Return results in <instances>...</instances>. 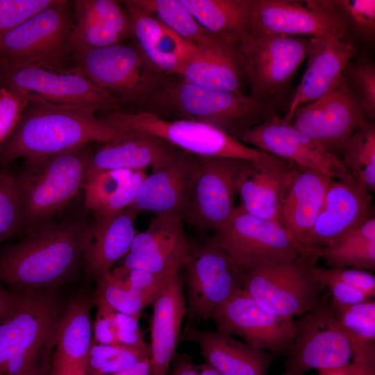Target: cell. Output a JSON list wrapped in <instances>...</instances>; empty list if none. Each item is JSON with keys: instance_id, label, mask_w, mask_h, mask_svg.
Segmentation results:
<instances>
[{"instance_id": "cell-1", "label": "cell", "mask_w": 375, "mask_h": 375, "mask_svg": "<svg viewBox=\"0 0 375 375\" xmlns=\"http://www.w3.org/2000/svg\"><path fill=\"white\" fill-rule=\"evenodd\" d=\"M87 225L81 220H47L23 239L0 249V282L15 292L56 289L81 260Z\"/></svg>"}, {"instance_id": "cell-2", "label": "cell", "mask_w": 375, "mask_h": 375, "mask_svg": "<svg viewBox=\"0 0 375 375\" xmlns=\"http://www.w3.org/2000/svg\"><path fill=\"white\" fill-rule=\"evenodd\" d=\"M94 110L28 101L11 135L0 144V167L19 158L54 155L92 142L106 143L121 131Z\"/></svg>"}, {"instance_id": "cell-3", "label": "cell", "mask_w": 375, "mask_h": 375, "mask_svg": "<svg viewBox=\"0 0 375 375\" xmlns=\"http://www.w3.org/2000/svg\"><path fill=\"white\" fill-rule=\"evenodd\" d=\"M20 293L0 319V375H53L62 300L56 289Z\"/></svg>"}, {"instance_id": "cell-4", "label": "cell", "mask_w": 375, "mask_h": 375, "mask_svg": "<svg viewBox=\"0 0 375 375\" xmlns=\"http://www.w3.org/2000/svg\"><path fill=\"white\" fill-rule=\"evenodd\" d=\"M142 111L210 124L233 138L275 115L269 103L250 94L205 88L176 75L169 76Z\"/></svg>"}, {"instance_id": "cell-5", "label": "cell", "mask_w": 375, "mask_h": 375, "mask_svg": "<svg viewBox=\"0 0 375 375\" xmlns=\"http://www.w3.org/2000/svg\"><path fill=\"white\" fill-rule=\"evenodd\" d=\"M88 144L54 155L25 158L15 174L24 234L52 217L83 188L89 158Z\"/></svg>"}, {"instance_id": "cell-6", "label": "cell", "mask_w": 375, "mask_h": 375, "mask_svg": "<svg viewBox=\"0 0 375 375\" xmlns=\"http://www.w3.org/2000/svg\"><path fill=\"white\" fill-rule=\"evenodd\" d=\"M73 1L49 6L0 35V60L66 72L74 69Z\"/></svg>"}, {"instance_id": "cell-7", "label": "cell", "mask_w": 375, "mask_h": 375, "mask_svg": "<svg viewBox=\"0 0 375 375\" xmlns=\"http://www.w3.org/2000/svg\"><path fill=\"white\" fill-rule=\"evenodd\" d=\"M133 42L76 54L74 68L117 98L124 106L144 109L169 75L158 70Z\"/></svg>"}, {"instance_id": "cell-8", "label": "cell", "mask_w": 375, "mask_h": 375, "mask_svg": "<svg viewBox=\"0 0 375 375\" xmlns=\"http://www.w3.org/2000/svg\"><path fill=\"white\" fill-rule=\"evenodd\" d=\"M100 116L124 132L155 136L178 149L197 156L251 161L269 154L249 147L222 130L206 123L185 119H165L152 113L139 110L107 112Z\"/></svg>"}, {"instance_id": "cell-9", "label": "cell", "mask_w": 375, "mask_h": 375, "mask_svg": "<svg viewBox=\"0 0 375 375\" xmlns=\"http://www.w3.org/2000/svg\"><path fill=\"white\" fill-rule=\"evenodd\" d=\"M0 85L28 101L69 105L103 112L120 111L121 101L74 68L60 72L0 60Z\"/></svg>"}, {"instance_id": "cell-10", "label": "cell", "mask_w": 375, "mask_h": 375, "mask_svg": "<svg viewBox=\"0 0 375 375\" xmlns=\"http://www.w3.org/2000/svg\"><path fill=\"white\" fill-rule=\"evenodd\" d=\"M315 257L292 258L245 273L243 290L261 306L283 318L301 317L324 301V288L309 274Z\"/></svg>"}, {"instance_id": "cell-11", "label": "cell", "mask_w": 375, "mask_h": 375, "mask_svg": "<svg viewBox=\"0 0 375 375\" xmlns=\"http://www.w3.org/2000/svg\"><path fill=\"white\" fill-rule=\"evenodd\" d=\"M245 273L253 268L308 255L277 221L255 217L236 206L210 239Z\"/></svg>"}, {"instance_id": "cell-12", "label": "cell", "mask_w": 375, "mask_h": 375, "mask_svg": "<svg viewBox=\"0 0 375 375\" xmlns=\"http://www.w3.org/2000/svg\"><path fill=\"white\" fill-rule=\"evenodd\" d=\"M308 41L276 34L249 35L237 44L239 64L250 95L269 103L288 84L307 56Z\"/></svg>"}, {"instance_id": "cell-13", "label": "cell", "mask_w": 375, "mask_h": 375, "mask_svg": "<svg viewBox=\"0 0 375 375\" xmlns=\"http://www.w3.org/2000/svg\"><path fill=\"white\" fill-rule=\"evenodd\" d=\"M185 267L188 329L194 320L206 322L211 319L223 303L243 289L245 272L210 240L194 247L190 245Z\"/></svg>"}, {"instance_id": "cell-14", "label": "cell", "mask_w": 375, "mask_h": 375, "mask_svg": "<svg viewBox=\"0 0 375 375\" xmlns=\"http://www.w3.org/2000/svg\"><path fill=\"white\" fill-rule=\"evenodd\" d=\"M346 32L334 1L251 0L249 35L344 40Z\"/></svg>"}, {"instance_id": "cell-15", "label": "cell", "mask_w": 375, "mask_h": 375, "mask_svg": "<svg viewBox=\"0 0 375 375\" xmlns=\"http://www.w3.org/2000/svg\"><path fill=\"white\" fill-rule=\"evenodd\" d=\"M296 333L281 375H303L310 369L340 367L350 363V342L326 301L294 321Z\"/></svg>"}, {"instance_id": "cell-16", "label": "cell", "mask_w": 375, "mask_h": 375, "mask_svg": "<svg viewBox=\"0 0 375 375\" xmlns=\"http://www.w3.org/2000/svg\"><path fill=\"white\" fill-rule=\"evenodd\" d=\"M243 160L197 156V167L183 221L199 231L217 230L235 210V178Z\"/></svg>"}, {"instance_id": "cell-17", "label": "cell", "mask_w": 375, "mask_h": 375, "mask_svg": "<svg viewBox=\"0 0 375 375\" xmlns=\"http://www.w3.org/2000/svg\"><path fill=\"white\" fill-rule=\"evenodd\" d=\"M217 331L241 337L249 346L287 356L296 333L292 319L278 317L261 306L243 289L239 290L212 314Z\"/></svg>"}, {"instance_id": "cell-18", "label": "cell", "mask_w": 375, "mask_h": 375, "mask_svg": "<svg viewBox=\"0 0 375 375\" xmlns=\"http://www.w3.org/2000/svg\"><path fill=\"white\" fill-rule=\"evenodd\" d=\"M235 138L267 153L290 160L298 167L317 171L333 179L351 177L339 158L299 131L292 122L276 115L239 133Z\"/></svg>"}, {"instance_id": "cell-19", "label": "cell", "mask_w": 375, "mask_h": 375, "mask_svg": "<svg viewBox=\"0 0 375 375\" xmlns=\"http://www.w3.org/2000/svg\"><path fill=\"white\" fill-rule=\"evenodd\" d=\"M366 121L353 88L343 76L322 97L299 107L292 123L339 158L352 134Z\"/></svg>"}, {"instance_id": "cell-20", "label": "cell", "mask_w": 375, "mask_h": 375, "mask_svg": "<svg viewBox=\"0 0 375 375\" xmlns=\"http://www.w3.org/2000/svg\"><path fill=\"white\" fill-rule=\"evenodd\" d=\"M182 215L157 214L146 230L136 233L122 266L164 274L178 273L188 261L190 244Z\"/></svg>"}, {"instance_id": "cell-21", "label": "cell", "mask_w": 375, "mask_h": 375, "mask_svg": "<svg viewBox=\"0 0 375 375\" xmlns=\"http://www.w3.org/2000/svg\"><path fill=\"white\" fill-rule=\"evenodd\" d=\"M297 167L291 161L272 154L256 160H243L235 178L240 197L238 207L255 217L278 222Z\"/></svg>"}, {"instance_id": "cell-22", "label": "cell", "mask_w": 375, "mask_h": 375, "mask_svg": "<svg viewBox=\"0 0 375 375\" xmlns=\"http://www.w3.org/2000/svg\"><path fill=\"white\" fill-rule=\"evenodd\" d=\"M373 210L372 197L365 186L352 177L333 179L308 240L310 254L315 256L317 250L374 217Z\"/></svg>"}, {"instance_id": "cell-23", "label": "cell", "mask_w": 375, "mask_h": 375, "mask_svg": "<svg viewBox=\"0 0 375 375\" xmlns=\"http://www.w3.org/2000/svg\"><path fill=\"white\" fill-rule=\"evenodd\" d=\"M355 48L344 40L311 37L307 51L308 65L283 117L292 122L294 112L327 93L344 76Z\"/></svg>"}, {"instance_id": "cell-24", "label": "cell", "mask_w": 375, "mask_h": 375, "mask_svg": "<svg viewBox=\"0 0 375 375\" xmlns=\"http://www.w3.org/2000/svg\"><path fill=\"white\" fill-rule=\"evenodd\" d=\"M197 156L181 151L163 167L151 170L142 181L128 206L138 215L175 212L183 217L193 183Z\"/></svg>"}, {"instance_id": "cell-25", "label": "cell", "mask_w": 375, "mask_h": 375, "mask_svg": "<svg viewBox=\"0 0 375 375\" xmlns=\"http://www.w3.org/2000/svg\"><path fill=\"white\" fill-rule=\"evenodd\" d=\"M138 215L127 207L86 226L82 236L81 262L86 277L96 278L126 255L136 234Z\"/></svg>"}, {"instance_id": "cell-26", "label": "cell", "mask_w": 375, "mask_h": 375, "mask_svg": "<svg viewBox=\"0 0 375 375\" xmlns=\"http://www.w3.org/2000/svg\"><path fill=\"white\" fill-rule=\"evenodd\" d=\"M181 150L148 134L125 132L116 140L103 143L89 158L85 178L99 172L112 169L160 168Z\"/></svg>"}, {"instance_id": "cell-27", "label": "cell", "mask_w": 375, "mask_h": 375, "mask_svg": "<svg viewBox=\"0 0 375 375\" xmlns=\"http://www.w3.org/2000/svg\"><path fill=\"white\" fill-rule=\"evenodd\" d=\"M184 283L173 276L153 299L149 344L150 375H167L186 315Z\"/></svg>"}, {"instance_id": "cell-28", "label": "cell", "mask_w": 375, "mask_h": 375, "mask_svg": "<svg viewBox=\"0 0 375 375\" xmlns=\"http://www.w3.org/2000/svg\"><path fill=\"white\" fill-rule=\"evenodd\" d=\"M238 42L212 35L195 44L176 76L214 90L243 93L244 78L239 64Z\"/></svg>"}, {"instance_id": "cell-29", "label": "cell", "mask_w": 375, "mask_h": 375, "mask_svg": "<svg viewBox=\"0 0 375 375\" xmlns=\"http://www.w3.org/2000/svg\"><path fill=\"white\" fill-rule=\"evenodd\" d=\"M333 180L317 171L297 167L281 203L278 222L310 256L308 240Z\"/></svg>"}, {"instance_id": "cell-30", "label": "cell", "mask_w": 375, "mask_h": 375, "mask_svg": "<svg viewBox=\"0 0 375 375\" xmlns=\"http://www.w3.org/2000/svg\"><path fill=\"white\" fill-rule=\"evenodd\" d=\"M183 333L181 338L197 343L206 363L220 375H267L276 357L217 330L191 327Z\"/></svg>"}, {"instance_id": "cell-31", "label": "cell", "mask_w": 375, "mask_h": 375, "mask_svg": "<svg viewBox=\"0 0 375 375\" xmlns=\"http://www.w3.org/2000/svg\"><path fill=\"white\" fill-rule=\"evenodd\" d=\"M93 305L94 295L78 294L64 308L57 328L53 374H83L92 342L90 310Z\"/></svg>"}, {"instance_id": "cell-32", "label": "cell", "mask_w": 375, "mask_h": 375, "mask_svg": "<svg viewBox=\"0 0 375 375\" xmlns=\"http://www.w3.org/2000/svg\"><path fill=\"white\" fill-rule=\"evenodd\" d=\"M124 4L132 23L133 39L148 60L160 72L176 75L195 49L154 17L128 0Z\"/></svg>"}, {"instance_id": "cell-33", "label": "cell", "mask_w": 375, "mask_h": 375, "mask_svg": "<svg viewBox=\"0 0 375 375\" xmlns=\"http://www.w3.org/2000/svg\"><path fill=\"white\" fill-rule=\"evenodd\" d=\"M200 26L216 36L240 42L249 35L251 0H181Z\"/></svg>"}, {"instance_id": "cell-34", "label": "cell", "mask_w": 375, "mask_h": 375, "mask_svg": "<svg viewBox=\"0 0 375 375\" xmlns=\"http://www.w3.org/2000/svg\"><path fill=\"white\" fill-rule=\"evenodd\" d=\"M329 308L346 334L352 360L375 365V300L344 305L331 299Z\"/></svg>"}, {"instance_id": "cell-35", "label": "cell", "mask_w": 375, "mask_h": 375, "mask_svg": "<svg viewBox=\"0 0 375 375\" xmlns=\"http://www.w3.org/2000/svg\"><path fill=\"white\" fill-rule=\"evenodd\" d=\"M329 267L375 269V217L314 253Z\"/></svg>"}, {"instance_id": "cell-36", "label": "cell", "mask_w": 375, "mask_h": 375, "mask_svg": "<svg viewBox=\"0 0 375 375\" xmlns=\"http://www.w3.org/2000/svg\"><path fill=\"white\" fill-rule=\"evenodd\" d=\"M341 160L351 176L375 191V126L367 120L346 143Z\"/></svg>"}, {"instance_id": "cell-37", "label": "cell", "mask_w": 375, "mask_h": 375, "mask_svg": "<svg viewBox=\"0 0 375 375\" xmlns=\"http://www.w3.org/2000/svg\"><path fill=\"white\" fill-rule=\"evenodd\" d=\"M128 1L189 42L197 44L212 35L200 26L181 0Z\"/></svg>"}, {"instance_id": "cell-38", "label": "cell", "mask_w": 375, "mask_h": 375, "mask_svg": "<svg viewBox=\"0 0 375 375\" xmlns=\"http://www.w3.org/2000/svg\"><path fill=\"white\" fill-rule=\"evenodd\" d=\"M76 23H90L106 27L124 40L133 39L132 23L124 6L113 0L73 1Z\"/></svg>"}, {"instance_id": "cell-39", "label": "cell", "mask_w": 375, "mask_h": 375, "mask_svg": "<svg viewBox=\"0 0 375 375\" xmlns=\"http://www.w3.org/2000/svg\"><path fill=\"white\" fill-rule=\"evenodd\" d=\"M150 349L92 342L82 375H111L149 358Z\"/></svg>"}, {"instance_id": "cell-40", "label": "cell", "mask_w": 375, "mask_h": 375, "mask_svg": "<svg viewBox=\"0 0 375 375\" xmlns=\"http://www.w3.org/2000/svg\"><path fill=\"white\" fill-rule=\"evenodd\" d=\"M95 297L101 299L115 311L140 318L142 310L153 299L128 286L122 278L110 271L98 276Z\"/></svg>"}, {"instance_id": "cell-41", "label": "cell", "mask_w": 375, "mask_h": 375, "mask_svg": "<svg viewBox=\"0 0 375 375\" xmlns=\"http://www.w3.org/2000/svg\"><path fill=\"white\" fill-rule=\"evenodd\" d=\"M22 231V216L15 174L0 167V244Z\"/></svg>"}, {"instance_id": "cell-42", "label": "cell", "mask_w": 375, "mask_h": 375, "mask_svg": "<svg viewBox=\"0 0 375 375\" xmlns=\"http://www.w3.org/2000/svg\"><path fill=\"white\" fill-rule=\"evenodd\" d=\"M131 169L106 170L85 178V206L96 216L131 173Z\"/></svg>"}, {"instance_id": "cell-43", "label": "cell", "mask_w": 375, "mask_h": 375, "mask_svg": "<svg viewBox=\"0 0 375 375\" xmlns=\"http://www.w3.org/2000/svg\"><path fill=\"white\" fill-rule=\"evenodd\" d=\"M356 92L360 111L369 121L375 117V66L372 62L349 65L346 69Z\"/></svg>"}, {"instance_id": "cell-44", "label": "cell", "mask_w": 375, "mask_h": 375, "mask_svg": "<svg viewBox=\"0 0 375 375\" xmlns=\"http://www.w3.org/2000/svg\"><path fill=\"white\" fill-rule=\"evenodd\" d=\"M124 40L117 33L101 25L76 23L71 44L74 56L79 53L121 43Z\"/></svg>"}, {"instance_id": "cell-45", "label": "cell", "mask_w": 375, "mask_h": 375, "mask_svg": "<svg viewBox=\"0 0 375 375\" xmlns=\"http://www.w3.org/2000/svg\"><path fill=\"white\" fill-rule=\"evenodd\" d=\"M55 0H0V35L45 9Z\"/></svg>"}, {"instance_id": "cell-46", "label": "cell", "mask_w": 375, "mask_h": 375, "mask_svg": "<svg viewBox=\"0 0 375 375\" xmlns=\"http://www.w3.org/2000/svg\"><path fill=\"white\" fill-rule=\"evenodd\" d=\"M28 103L26 98L0 85V144L15 131Z\"/></svg>"}, {"instance_id": "cell-47", "label": "cell", "mask_w": 375, "mask_h": 375, "mask_svg": "<svg viewBox=\"0 0 375 375\" xmlns=\"http://www.w3.org/2000/svg\"><path fill=\"white\" fill-rule=\"evenodd\" d=\"M111 272L122 278L128 286L143 292L153 300L164 285L177 274H164L128 269L122 265L114 269Z\"/></svg>"}, {"instance_id": "cell-48", "label": "cell", "mask_w": 375, "mask_h": 375, "mask_svg": "<svg viewBox=\"0 0 375 375\" xmlns=\"http://www.w3.org/2000/svg\"><path fill=\"white\" fill-rule=\"evenodd\" d=\"M334 2L338 8L347 14L361 36L371 39L374 35V0H338Z\"/></svg>"}, {"instance_id": "cell-49", "label": "cell", "mask_w": 375, "mask_h": 375, "mask_svg": "<svg viewBox=\"0 0 375 375\" xmlns=\"http://www.w3.org/2000/svg\"><path fill=\"white\" fill-rule=\"evenodd\" d=\"M315 260L308 265L310 275L324 289L326 288L331 295V299L344 305L363 302L370 298L369 296L340 280L327 276L319 272L315 268Z\"/></svg>"}, {"instance_id": "cell-50", "label": "cell", "mask_w": 375, "mask_h": 375, "mask_svg": "<svg viewBox=\"0 0 375 375\" xmlns=\"http://www.w3.org/2000/svg\"><path fill=\"white\" fill-rule=\"evenodd\" d=\"M146 176V169L133 170L117 192L107 201L99 212L94 216L95 219L128 207L133 203Z\"/></svg>"}, {"instance_id": "cell-51", "label": "cell", "mask_w": 375, "mask_h": 375, "mask_svg": "<svg viewBox=\"0 0 375 375\" xmlns=\"http://www.w3.org/2000/svg\"><path fill=\"white\" fill-rule=\"evenodd\" d=\"M315 268L321 274L340 280L374 298L375 276L372 272L351 267L325 268L317 265Z\"/></svg>"}, {"instance_id": "cell-52", "label": "cell", "mask_w": 375, "mask_h": 375, "mask_svg": "<svg viewBox=\"0 0 375 375\" xmlns=\"http://www.w3.org/2000/svg\"><path fill=\"white\" fill-rule=\"evenodd\" d=\"M97 312L93 325L92 342L100 344H117L116 328L113 322L114 310L103 300L95 297Z\"/></svg>"}, {"instance_id": "cell-53", "label": "cell", "mask_w": 375, "mask_h": 375, "mask_svg": "<svg viewBox=\"0 0 375 375\" xmlns=\"http://www.w3.org/2000/svg\"><path fill=\"white\" fill-rule=\"evenodd\" d=\"M318 375H375V365L351 360L340 367L319 370Z\"/></svg>"}, {"instance_id": "cell-54", "label": "cell", "mask_w": 375, "mask_h": 375, "mask_svg": "<svg viewBox=\"0 0 375 375\" xmlns=\"http://www.w3.org/2000/svg\"><path fill=\"white\" fill-rule=\"evenodd\" d=\"M115 335L117 342L119 344L135 348L150 349L149 344L145 342L141 330L137 331H128L117 329Z\"/></svg>"}, {"instance_id": "cell-55", "label": "cell", "mask_w": 375, "mask_h": 375, "mask_svg": "<svg viewBox=\"0 0 375 375\" xmlns=\"http://www.w3.org/2000/svg\"><path fill=\"white\" fill-rule=\"evenodd\" d=\"M21 295L20 292H12L6 288L0 282V319L15 308Z\"/></svg>"}, {"instance_id": "cell-56", "label": "cell", "mask_w": 375, "mask_h": 375, "mask_svg": "<svg viewBox=\"0 0 375 375\" xmlns=\"http://www.w3.org/2000/svg\"><path fill=\"white\" fill-rule=\"evenodd\" d=\"M112 318L116 330L128 331H137L141 330L138 322L139 319L133 316L114 310Z\"/></svg>"}, {"instance_id": "cell-57", "label": "cell", "mask_w": 375, "mask_h": 375, "mask_svg": "<svg viewBox=\"0 0 375 375\" xmlns=\"http://www.w3.org/2000/svg\"><path fill=\"white\" fill-rule=\"evenodd\" d=\"M150 374H151V367H150L149 358H146L111 375H150Z\"/></svg>"}, {"instance_id": "cell-58", "label": "cell", "mask_w": 375, "mask_h": 375, "mask_svg": "<svg viewBox=\"0 0 375 375\" xmlns=\"http://www.w3.org/2000/svg\"><path fill=\"white\" fill-rule=\"evenodd\" d=\"M201 375H220L215 369L206 363L199 365Z\"/></svg>"}, {"instance_id": "cell-59", "label": "cell", "mask_w": 375, "mask_h": 375, "mask_svg": "<svg viewBox=\"0 0 375 375\" xmlns=\"http://www.w3.org/2000/svg\"><path fill=\"white\" fill-rule=\"evenodd\" d=\"M53 375H65V374H53Z\"/></svg>"}]
</instances>
